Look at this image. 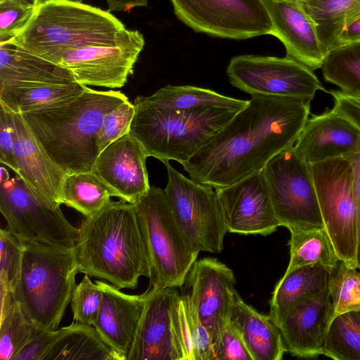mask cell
<instances>
[{
    "instance_id": "1",
    "label": "cell",
    "mask_w": 360,
    "mask_h": 360,
    "mask_svg": "<svg viewBox=\"0 0 360 360\" xmlns=\"http://www.w3.org/2000/svg\"><path fill=\"white\" fill-rule=\"evenodd\" d=\"M310 102L252 96L246 106L181 165L191 179L214 189L233 184L294 146L309 120Z\"/></svg>"
},
{
    "instance_id": "2",
    "label": "cell",
    "mask_w": 360,
    "mask_h": 360,
    "mask_svg": "<svg viewBox=\"0 0 360 360\" xmlns=\"http://www.w3.org/2000/svg\"><path fill=\"white\" fill-rule=\"evenodd\" d=\"M79 273L105 280L119 289H135L150 265L135 206L110 201L85 217L74 246Z\"/></svg>"
},
{
    "instance_id": "3",
    "label": "cell",
    "mask_w": 360,
    "mask_h": 360,
    "mask_svg": "<svg viewBox=\"0 0 360 360\" xmlns=\"http://www.w3.org/2000/svg\"><path fill=\"white\" fill-rule=\"evenodd\" d=\"M128 100L120 91L87 87L61 105L21 115L49 158L66 174L92 172L100 153L97 140L104 118Z\"/></svg>"
},
{
    "instance_id": "4",
    "label": "cell",
    "mask_w": 360,
    "mask_h": 360,
    "mask_svg": "<svg viewBox=\"0 0 360 360\" xmlns=\"http://www.w3.org/2000/svg\"><path fill=\"white\" fill-rule=\"evenodd\" d=\"M25 27L11 41L27 51L57 63L70 49L111 45L130 30L108 11L74 0H42Z\"/></svg>"
},
{
    "instance_id": "5",
    "label": "cell",
    "mask_w": 360,
    "mask_h": 360,
    "mask_svg": "<svg viewBox=\"0 0 360 360\" xmlns=\"http://www.w3.org/2000/svg\"><path fill=\"white\" fill-rule=\"evenodd\" d=\"M78 273L74 247L26 243L19 279L12 292L34 325L56 330L70 303Z\"/></svg>"
},
{
    "instance_id": "6",
    "label": "cell",
    "mask_w": 360,
    "mask_h": 360,
    "mask_svg": "<svg viewBox=\"0 0 360 360\" xmlns=\"http://www.w3.org/2000/svg\"><path fill=\"white\" fill-rule=\"evenodd\" d=\"M129 132L148 157L181 165L206 145L238 112L205 107L171 110L146 105L135 98Z\"/></svg>"
},
{
    "instance_id": "7",
    "label": "cell",
    "mask_w": 360,
    "mask_h": 360,
    "mask_svg": "<svg viewBox=\"0 0 360 360\" xmlns=\"http://www.w3.org/2000/svg\"><path fill=\"white\" fill-rule=\"evenodd\" d=\"M134 206L148 255L149 288H181L199 252L176 222L165 191L150 186Z\"/></svg>"
},
{
    "instance_id": "8",
    "label": "cell",
    "mask_w": 360,
    "mask_h": 360,
    "mask_svg": "<svg viewBox=\"0 0 360 360\" xmlns=\"http://www.w3.org/2000/svg\"><path fill=\"white\" fill-rule=\"evenodd\" d=\"M323 224L337 255L358 268V216L354 172L345 157L310 165Z\"/></svg>"
},
{
    "instance_id": "9",
    "label": "cell",
    "mask_w": 360,
    "mask_h": 360,
    "mask_svg": "<svg viewBox=\"0 0 360 360\" xmlns=\"http://www.w3.org/2000/svg\"><path fill=\"white\" fill-rule=\"evenodd\" d=\"M263 172L280 226L325 228L310 165L293 146L271 158Z\"/></svg>"
},
{
    "instance_id": "10",
    "label": "cell",
    "mask_w": 360,
    "mask_h": 360,
    "mask_svg": "<svg viewBox=\"0 0 360 360\" xmlns=\"http://www.w3.org/2000/svg\"><path fill=\"white\" fill-rule=\"evenodd\" d=\"M165 193L174 218L193 246L200 252L220 253L227 232L213 188L188 179L169 162Z\"/></svg>"
},
{
    "instance_id": "11",
    "label": "cell",
    "mask_w": 360,
    "mask_h": 360,
    "mask_svg": "<svg viewBox=\"0 0 360 360\" xmlns=\"http://www.w3.org/2000/svg\"><path fill=\"white\" fill-rule=\"evenodd\" d=\"M226 74L233 86L251 96L311 101L318 91H325L313 70L288 56H237L230 60Z\"/></svg>"
},
{
    "instance_id": "12",
    "label": "cell",
    "mask_w": 360,
    "mask_h": 360,
    "mask_svg": "<svg viewBox=\"0 0 360 360\" xmlns=\"http://www.w3.org/2000/svg\"><path fill=\"white\" fill-rule=\"evenodd\" d=\"M0 211L7 228L23 244L72 248L77 240L78 229L60 207H51L38 200L18 175L0 181Z\"/></svg>"
},
{
    "instance_id": "13",
    "label": "cell",
    "mask_w": 360,
    "mask_h": 360,
    "mask_svg": "<svg viewBox=\"0 0 360 360\" xmlns=\"http://www.w3.org/2000/svg\"><path fill=\"white\" fill-rule=\"evenodd\" d=\"M176 16L196 32L231 39L271 35L262 0H169Z\"/></svg>"
},
{
    "instance_id": "14",
    "label": "cell",
    "mask_w": 360,
    "mask_h": 360,
    "mask_svg": "<svg viewBox=\"0 0 360 360\" xmlns=\"http://www.w3.org/2000/svg\"><path fill=\"white\" fill-rule=\"evenodd\" d=\"M145 45L143 35L130 30L121 42L111 45L88 46L62 53L57 64L86 86L121 88L133 73L134 66Z\"/></svg>"
},
{
    "instance_id": "15",
    "label": "cell",
    "mask_w": 360,
    "mask_h": 360,
    "mask_svg": "<svg viewBox=\"0 0 360 360\" xmlns=\"http://www.w3.org/2000/svg\"><path fill=\"white\" fill-rule=\"evenodd\" d=\"M214 190L228 232L266 236L280 226L263 169Z\"/></svg>"
},
{
    "instance_id": "16",
    "label": "cell",
    "mask_w": 360,
    "mask_h": 360,
    "mask_svg": "<svg viewBox=\"0 0 360 360\" xmlns=\"http://www.w3.org/2000/svg\"><path fill=\"white\" fill-rule=\"evenodd\" d=\"M187 299L212 339L229 320L236 290L233 271L215 258L196 260L186 277Z\"/></svg>"
},
{
    "instance_id": "17",
    "label": "cell",
    "mask_w": 360,
    "mask_h": 360,
    "mask_svg": "<svg viewBox=\"0 0 360 360\" xmlns=\"http://www.w3.org/2000/svg\"><path fill=\"white\" fill-rule=\"evenodd\" d=\"M176 288H150L127 360H183L172 317Z\"/></svg>"
},
{
    "instance_id": "18",
    "label": "cell",
    "mask_w": 360,
    "mask_h": 360,
    "mask_svg": "<svg viewBox=\"0 0 360 360\" xmlns=\"http://www.w3.org/2000/svg\"><path fill=\"white\" fill-rule=\"evenodd\" d=\"M148 157L142 144L129 132L100 152L92 172L107 185L114 197L134 205L150 188Z\"/></svg>"
},
{
    "instance_id": "19",
    "label": "cell",
    "mask_w": 360,
    "mask_h": 360,
    "mask_svg": "<svg viewBox=\"0 0 360 360\" xmlns=\"http://www.w3.org/2000/svg\"><path fill=\"white\" fill-rule=\"evenodd\" d=\"M262 1L272 23L271 35L283 43L287 56L313 70L321 69L328 51L302 0Z\"/></svg>"
},
{
    "instance_id": "20",
    "label": "cell",
    "mask_w": 360,
    "mask_h": 360,
    "mask_svg": "<svg viewBox=\"0 0 360 360\" xmlns=\"http://www.w3.org/2000/svg\"><path fill=\"white\" fill-rule=\"evenodd\" d=\"M334 316L328 286L319 294L292 307L276 323L286 352L300 358L323 355Z\"/></svg>"
},
{
    "instance_id": "21",
    "label": "cell",
    "mask_w": 360,
    "mask_h": 360,
    "mask_svg": "<svg viewBox=\"0 0 360 360\" xmlns=\"http://www.w3.org/2000/svg\"><path fill=\"white\" fill-rule=\"evenodd\" d=\"M13 116L15 173L38 200L51 207H60L59 195L66 174L49 158L22 115Z\"/></svg>"
},
{
    "instance_id": "22",
    "label": "cell",
    "mask_w": 360,
    "mask_h": 360,
    "mask_svg": "<svg viewBox=\"0 0 360 360\" xmlns=\"http://www.w3.org/2000/svg\"><path fill=\"white\" fill-rule=\"evenodd\" d=\"M293 149L309 165L360 152V129L333 108L309 118Z\"/></svg>"
},
{
    "instance_id": "23",
    "label": "cell",
    "mask_w": 360,
    "mask_h": 360,
    "mask_svg": "<svg viewBox=\"0 0 360 360\" xmlns=\"http://www.w3.org/2000/svg\"><path fill=\"white\" fill-rule=\"evenodd\" d=\"M103 295L96 322L94 325L105 342L127 360L148 296L129 295L103 281H96Z\"/></svg>"
},
{
    "instance_id": "24",
    "label": "cell",
    "mask_w": 360,
    "mask_h": 360,
    "mask_svg": "<svg viewBox=\"0 0 360 360\" xmlns=\"http://www.w3.org/2000/svg\"><path fill=\"white\" fill-rule=\"evenodd\" d=\"M253 360H281L286 352L279 328L269 315L258 312L236 292L229 317Z\"/></svg>"
},
{
    "instance_id": "25",
    "label": "cell",
    "mask_w": 360,
    "mask_h": 360,
    "mask_svg": "<svg viewBox=\"0 0 360 360\" xmlns=\"http://www.w3.org/2000/svg\"><path fill=\"white\" fill-rule=\"evenodd\" d=\"M76 82L65 68L32 53L12 41L0 43V85Z\"/></svg>"
},
{
    "instance_id": "26",
    "label": "cell",
    "mask_w": 360,
    "mask_h": 360,
    "mask_svg": "<svg viewBox=\"0 0 360 360\" xmlns=\"http://www.w3.org/2000/svg\"><path fill=\"white\" fill-rule=\"evenodd\" d=\"M334 268L321 264L302 266L285 272L269 301V316L276 323L297 304L328 288Z\"/></svg>"
},
{
    "instance_id": "27",
    "label": "cell",
    "mask_w": 360,
    "mask_h": 360,
    "mask_svg": "<svg viewBox=\"0 0 360 360\" xmlns=\"http://www.w3.org/2000/svg\"><path fill=\"white\" fill-rule=\"evenodd\" d=\"M87 86L77 82L60 84L0 85V106L14 114L61 105L83 93Z\"/></svg>"
},
{
    "instance_id": "28",
    "label": "cell",
    "mask_w": 360,
    "mask_h": 360,
    "mask_svg": "<svg viewBox=\"0 0 360 360\" xmlns=\"http://www.w3.org/2000/svg\"><path fill=\"white\" fill-rule=\"evenodd\" d=\"M57 330L42 360H122L94 326L75 321Z\"/></svg>"
},
{
    "instance_id": "29",
    "label": "cell",
    "mask_w": 360,
    "mask_h": 360,
    "mask_svg": "<svg viewBox=\"0 0 360 360\" xmlns=\"http://www.w3.org/2000/svg\"><path fill=\"white\" fill-rule=\"evenodd\" d=\"M136 99L150 107L177 111L205 107L239 111L248 103V101L226 96L211 89L188 85H167L150 96H139Z\"/></svg>"
},
{
    "instance_id": "30",
    "label": "cell",
    "mask_w": 360,
    "mask_h": 360,
    "mask_svg": "<svg viewBox=\"0 0 360 360\" xmlns=\"http://www.w3.org/2000/svg\"><path fill=\"white\" fill-rule=\"evenodd\" d=\"M112 196V191L94 172L72 173L63 180L59 203L89 217L108 205Z\"/></svg>"
},
{
    "instance_id": "31",
    "label": "cell",
    "mask_w": 360,
    "mask_h": 360,
    "mask_svg": "<svg viewBox=\"0 0 360 360\" xmlns=\"http://www.w3.org/2000/svg\"><path fill=\"white\" fill-rule=\"evenodd\" d=\"M290 233V261L285 272L316 264L332 268L337 266L340 259L324 227L298 228Z\"/></svg>"
},
{
    "instance_id": "32",
    "label": "cell",
    "mask_w": 360,
    "mask_h": 360,
    "mask_svg": "<svg viewBox=\"0 0 360 360\" xmlns=\"http://www.w3.org/2000/svg\"><path fill=\"white\" fill-rule=\"evenodd\" d=\"M0 359L12 360L41 328L27 318L11 291L0 290Z\"/></svg>"
},
{
    "instance_id": "33",
    "label": "cell",
    "mask_w": 360,
    "mask_h": 360,
    "mask_svg": "<svg viewBox=\"0 0 360 360\" xmlns=\"http://www.w3.org/2000/svg\"><path fill=\"white\" fill-rule=\"evenodd\" d=\"M328 51L342 29L360 17V0H302Z\"/></svg>"
},
{
    "instance_id": "34",
    "label": "cell",
    "mask_w": 360,
    "mask_h": 360,
    "mask_svg": "<svg viewBox=\"0 0 360 360\" xmlns=\"http://www.w3.org/2000/svg\"><path fill=\"white\" fill-rule=\"evenodd\" d=\"M321 69L326 82L345 93L360 95V41L329 51Z\"/></svg>"
},
{
    "instance_id": "35",
    "label": "cell",
    "mask_w": 360,
    "mask_h": 360,
    "mask_svg": "<svg viewBox=\"0 0 360 360\" xmlns=\"http://www.w3.org/2000/svg\"><path fill=\"white\" fill-rule=\"evenodd\" d=\"M323 355L335 360H360V310L334 316Z\"/></svg>"
},
{
    "instance_id": "36",
    "label": "cell",
    "mask_w": 360,
    "mask_h": 360,
    "mask_svg": "<svg viewBox=\"0 0 360 360\" xmlns=\"http://www.w3.org/2000/svg\"><path fill=\"white\" fill-rule=\"evenodd\" d=\"M339 261L328 285L335 316L360 310V269Z\"/></svg>"
},
{
    "instance_id": "37",
    "label": "cell",
    "mask_w": 360,
    "mask_h": 360,
    "mask_svg": "<svg viewBox=\"0 0 360 360\" xmlns=\"http://www.w3.org/2000/svg\"><path fill=\"white\" fill-rule=\"evenodd\" d=\"M24 245L8 228L1 229L0 290H14L20 274Z\"/></svg>"
},
{
    "instance_id": "38",
    "label": "cell",
    "mask_w": 360,
    "mask_h": 360,
    "mask_svg": "<svg viewBox=\"0 0 360 360\" xmlns=\"http://www.w3.org/2000/svg\"><path fill=\"white\" fill-rule=\"evenodd\" d=\"M102 295L100 285L84 274L75 288L70 300L74 321L94 326L98 318Z\"/></svg>"
},
{
    "instance_id": "39",
    "label": "cell",
    "mask_w": 360,
    "mask_h": 360,
    "mask_svg": "<svg viewBox=\"0 0 360 360\" xmlns=\"http://www.w3.org/2000/svg\"><path fill=\"white\" fill-rule=\"evenodd\" d=\"M35 6L27 0H0V43L12 40L25 27Z\"/></svg>"
},
{
    "instance_id": "40",
    "label": "cell",
    "mask_w": 360,
    "mask_h": 360,
    "mask_svg": "<svg viewBox=\"0 0 360 360\" xmlns=\"http://www.w3.org/2000/svg\"><path fill=\"white\" fill-rule=\"evenodd\" d=\"M135 112L134 104L129 100L120 104L105 117L98 136L99 152L129 132Z\"/></svg>"
},
{
    "instance_id": "41",
    "label": "cell",
    "mask_w": 360,
    "mask_h": 360,
    "mask_svg": "<svg viewBox=\"0 0 360 360\" xmlns=\"http://www.w3.org/2000/svg\"><path fill=\"white\" fill-rule=\"evenodd\" d=\"M215 360H253L237 329L228 320L212 338Z\"/></svg>"
},
{
    "instance_id": "42",
    "label": "cell",
    "mask_w": 360,
    "mask_h": 360,
    "mask_svg": "<svg viewBox=\"0 0 360 360\" xmlns=\"http://www.w3.org/2000/svg\"><path fill=\"white\" fill-rule=\"evenodd\" d=\"M15 128L13 113L0 106V161L15 172Z\"/></svg>"
},
{
    "instance_id": "43",
    "label": "cell",
    "mask_w": 360,
    "mask_h": 360,
    "mask_svg": "<svg viewBox=\"0 0 360 360\" xmlns=\"http://www.w3.org/2000/svg\"><path fill=\"white\" fill-rule=\"evenodd\" d=\"M56 330L40 328L37 333L13 356L12 360H42L57 335Z\"/></svg>"
},
{
    "instance_id": "44",
    "label": "cell",
    "mask_w": 360,
    "mask_h": 360,
    "mask_svg": "<svg viewBox=\"0 0 360 360\" xmlns=\"http://www.w3.org/2000/svg\"><path fill=\"white\" fill-rule=\"evenodd\" d=\"M328 93L333 98V109L360 129V95L349 94L338 90H331Z\"/></svg>"
},
{
    "instance_id": "45",
    "label": "cell",
    "mask_w": 360,
    "mask_h": 360,
    "mask_svg": "<svg viewBox=\"0 0 360 360\" xmlns=\"http://www.w3.org/2000/svg\"><path fill=\"white\" fill-rule=\"evenodd\" d=\"M351 163L354 179V191L358 216V245L357 252L360 249V152L345 157Z\"/></svg>"
},
{
    "instance_id": "46",
    "label": "cell",
    "mask_w": 360,
    "mask_h": 360,
    "mask_svg": "<svg viewBox=\"0 0 360 360\" xmlns=\"http://www.w3.org/2000/svg\"><path fill=\"white\" fill-rule=\"evenodd\" d=\"M359 41H360V17L342 29L332 49Z\"/></svg>"
},
{
    "instance_id": "47",
    "label": "cell",
    "mask_w": 360,
    "mask_h": 360,
    "mask_svg": "<svg viewBox=\"0 0 360 360\" xmlns=\"http://www.w3.org/2000/svg\"><path fill=\"white\" fill-rule=\"evenodd\" d=\"M108 11L130 12L136 7H145L148 0H105Z\"/></svg>"
},
{
    "instance_id": "48",
    "label": "cell",
    "mask_w": 360,
    "mask_h": 360,
    "mask_svg": "<svg viewBox=\"0 0 360 360\" xmlns=\"http://www.w3.org/2000/svg\"><path fill=\"white\" fill-rule=\"evenodd\" d=\"M10 178V176L8 174V172L7 170L3 167H1V177H0V181L7 180Z\"/></svg>"
},
{
    "instance_id": "49",
    "label": "cell",
    "mask_w": 360,
    "mask_h": 360,
    "mask_svg": "<svg viewBox=\"0 0 360 360\" xmlns=\"http://www.w3.org/2000/svg\"><path fill=\"white\" fill-rule=\"evenodd\" d=\"M357 263H358V268L360 269V249L357 252Z\"/></svg>"
},
{
    "instance_id": "50",
    "label": "cell",
    "mask_w": 360,
    "mask_h": 360,
    "mask_svg": "<svg viewBox=\"0 0 360 360\" xmlns=\"http://www.w3.org/2000/svg\"><path fill=\"white\" fill-rule=\"evenodd\" d=\"M29 1H31V2H34V0H27Z\"/></svg>"
},
{
    "instance_id": "51",
    "label": "cell",
    "mask_w": 360,
    "mask_h": 360,
    "mask_svg": "<svg viewBox=\"0 0 360 360\" xmlns=\"http://www.w3.org/2000/svg\"><path fill=\"white\" fill-rule=\"evenodd\" d=\"M41 0H34V2L40 1Z\"/></svg>"
},
{
    "instance_id": "52",
    "label": "cell",
    "mask_w": 360,
    "mask_h": 360,
    "mask_svg": "<svg viewBox=\"0 0 360 360\" xmlns=\"http://www.w3.org/2000/svg\"><path fill=\"white\" fill-rule=\"evenodd\" d=\"M74 1H80V0H74Z\"/></svg>"
}]
</instances>
